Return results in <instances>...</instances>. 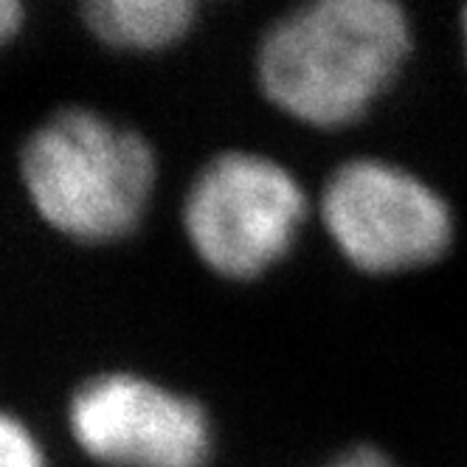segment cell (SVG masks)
<instances>
[{
	"instance_id": "obj_1",
	"label": "cell",
	"mask_w": 467,
	"mask_h": 467,
	"mask_svg": "<svg viewBox=\"0 0 467 467\" xmlns=\"http://www.w3.org/2000/svg\"><path fill=\"white\" fill-rule=\"evenodd\" d=\"M414 54L397 0H313L276 17L256 46V85L276 113L318 132L369 116Z\"/></svg>"
},
{
	"instance_id": "obj_2",
	"label": "cell",
	"mask_w": 467,
	"mask_h": 467,
	"mask_svg": "<svg viewBox=\"0 0 467 467\" xmlns=\"http://www.w3.org/2000/svg\"><path fill=\"white\" fill-rule=\"evenodd\" d=\"M20 178L48 228L79 245H113L136 234L152 206L158 155L139 130L68 108L28 136Z\"/></svg>"
},
{
	"instance_id": "obj_3",
	"label": "cell",
	"mask_w": 467,
	"mask_h": 467,
	"mask_svg": "<svg viewBox=\"0 0 467 467\" xmlns=\"http://www.w3.org/2000/svg\"><path fill=\"white\" fill-rule=\"evenodd\" d=\"M313 214L316 200L287 163L256 150H225L192 178L181 225L206 271L245 285L279 268Z\"/></svg>"
},
{
	"instance_id": "obj_4",
	"label": "cell",
	"mask_w": 467,
	"mask_h": 467,
	"mask_svg": "<svg viewBox=\"0 0 467 467\" xmlns=\"http://www.w3.org/2000/svg\"><path fill=\"white\" fill-rule=\"evenodd\" d=\"M329 245L352 271L394 279L440 265L456 245L451 200L411 166L355 155L332 170L316 197Z\"/></svg>"
},
{
	"instance_id": "obj_5",
	"label": "cell",
	"mask_w": 467,
	"mask_h": 467,
	"mask_svg": "<svg viewBox=\"0 0 467 467\" xmlns=\"http://www.w3.org/2000/svg\"><path fill=\"white\" fill-rule=\"evenodd\" d=\"M77 448L102 467H212L217 431L197 397L139 372H99L68 400Z\"/></svg>"
},
{
	"instance_id": "obj_6",
	"label": "cell",
	"mask_w": 467,
	"mask_h": 467,
	"mask_svg": "<svg viewBox=\"0 0 467 467\" xmlns=\"http://www.w3.org/2000/svg\"><path fill=\"white\" fill-rule=\"evenodd\" d=\"M82 23L119 54H161L181 46L197 26L194 0H93L82 6Z\"/></svg>"
},
{
	"instance_id": "obj_7",
	"label": "cell",
	"mask_w": 467,
	"mask_h": 467,
	"mask_svg": "<svg viewBox=\"0 0 467 467\" xmlns=\"http://www.w3.org/2000/svg\"><path fill=\"white\" fill-rule=\"evenodd\" d=\"M0 467H48L40 437L9 409H0Z\"/></svg>"
},
{
	"instance_id": "obj_8",
	"label": "cell",
	"mask_w": 467,
	"mask_h": 467,
	"mask_svg": "<svg viewBox=\"0 0 467 467\" xmlns=\"http://www.w3.org/2000/svg\"><path fill=\"white\" fill-rule=\"evenodd\" d=\"M321 467H400L383 448L375 445H355L341 453H336Z\"/></svg>"
},
{
	"instance_id": "obj_9",
	"label": "cell",
	"mask_w": 467,
	"mask_h": 467,
	"mask_svg": "<svg viewBox=\"0 0 467 467\" xmlns=\"http://www.w3.org/2000/svg\"><path fill=\"white\" fill-rule=\"evenodd\" d=\"M26 23V9L17 0H0V51H4Z\"/></svg>"
},
{
	"instance_id": "obj_10",
	"label": "cell",
	"mask_w": 467,
	"mask_h": 467,
	"mask_svg": "<svg viewBox=\"0 0 467 467\" xmlns=\"http://www.w3.org/2000/svg\"><path fill=\"white\" fill-rule=\"evenodd\" d=\"M459 40H462V57L467 65V6L459 12Z\"/></svg>"
}]
</instances>
